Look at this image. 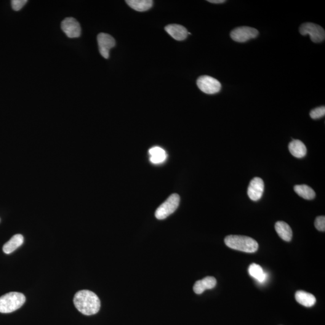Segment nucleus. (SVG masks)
I'll use <instances>...</instances> for the list:
<instances>
[{"label": "nucleus", "instance_id": "f257e3e1", "mask_svg": "<svg viewBox=\"0 0 325 325\" xmlns=\"http://www.w3.org/2000/svg\"><path fill=\"white\" fill-rule=\"evenodd\" d=\"M74 303L77 310L86 316L97 314L101 307L99 298L94 292L87 290L77 292L74 296Z\"/></svg>", "mask_w": 325, "mask_h": 325}, {"label": "nucleus", "instance_id": "f03ea898", "mask_svg": "<svg viewBox=\"0 0 325 325\" xmlns=\"http://www.w3.org/2000/svg\"><path fill=\"white\" fill-rule=\"evenodd\" d=\"M225 243L231 249L247 253L255 252L258 248L257 242L247 236H228L225 239Z\"/></svg>", "mask_w": 325, "mask_h": 325}, {"label": "nucleus", "instance_id": "7ed1b4c3", "mask_svg": "<svg viewBox=\"0 0 325 325\" xmlns=\"http://www.w3.org/2000/svg\"><path fill=\"white\" fill-rule=\"evenodd\" d=\"M26 302L25 296L21 293L10 292L0 297V313H10L18 310Z\"/></svg>", "mask_w": 325, "mask_h": 325}, {"label": "nucleus", "instance_id": "20e7f679", "mask_svg": "<svg viewBox=\"0 0 325 325\" xmlns=\"http://www.w3.org/2000/svg\"><path fill=\"white\" fill-rule=\"evenodd\" d=\"M180 196L172 194L157 209L155 216L157 219L163 220L172 214L179 206Z\"/></svg>", "mask_w": 325, "mask_h": 325}, {"label": "nucleus", "instance_id": "39448f33", "mask_svg": "<svg viewBox=\"0 0 325 325\" xmlns=\"http://www.w3.org/2000/svg\"><path fill=\"white\" fill-rule=\"evenodd\" d=\"M299 32L303 36H310L311 41L315 43L323 42L325 39V31L321 26L316 24L307 23L300 27Z\"/></svg>", "mask_w": 325, "mask_h": 325}, {"label": "nucleus", "instance_id": "423d86ee", "mask_svg": "<svg viewBox=\"0 0 325 325\" xmlns=\"http://www.w3.org/2000/svg\"><path fill=\"white\" fill-rule=\"evenodd\" d=\"M197 86L206 94H217L221 90L220 82L217 80L209 76H203L197 80Z\"/></svg>", "mask_w": 325, "mask_h": 325}, {"label": "nucleus", "instance_id": "0eeeda50", "mask_svg": "<svg viewBox=\"0 0 325 325\" xmlns=\"http://www.w3.org/2000/svg\"><path fill=\"white\" fill-rule=\"evenodd\" d=\"M258 34L257 29L250 27H240L231 32L232 39L238 42H245L256 38Z\"/></svg>", "mask_w": 325, "mask_h": 325}, {"label": "nucleus", "instance_id": "6e6552de", "mask_svg": "<svg viewBox=\"0 0 325 325\" xmlns=\"http://www.w3.org/2000/svg\"><path fill=\"white\" fill-rule=\"evenodd\" d=\"M97 41L101 55L106 59L108 58L110 50L115 46V40L110 34L101 33L97 36Z\"/></svg>", "mask_w": 325, "mask_h": 325}, {"label": "nucleus", "instance_id": "1a4fd4ad", "mask_svg": "<svg viewBox=\"0 0 325 325\" xmlns=\"http://www.w3.org/2000/svg\"><path fill=\"white\" fill-rule=\"evenodd\" d=\"M62 30L69 38H79L81 35V27L76 19L72 17L65 18L61 24Z\"/></svg>", "mask_w": 325, "mask_h": 325}, {"label": "nucleus", "instance_id": "9d476101", "mask_svg": "<svg viewBox=\"0 0 325 325\" xmlns=\"http://www.w3.org/2000/svg\"><path fill=\"white\" fill-rule=\"evenodd\" d=\"M264 190L265 184L263 180L259 177H255L250 181L247 189V194L251 200L257 201L262 198Z\"/></svg>", "mask_w": 325, "mask_h": 325}, {"label": "nucleus", "instance_id": "9b49d317", "mask_svg": "<svg viewBox=\"0 0 325 325\" xmlns=\"http://www.w3.org/2000/svg\"><path fill=\"white\" fill-rule=\"evenodd\" d=\"M165 30L172 38L182 41L188 38L189 32L185 27L179 25H170L165 27Z\"/></svg>", "mask_w": 325, "mask_h": 325}, {"label": "nucleus", "instance_id": "f8f14e48", "mask_svg": "<svg viewBox=\"0 0 325 325\" xmlns=\"http://www.w3.org/2000/svg\"><path fill=\"white\" fill-rule=\"evenodd\" d=\"M217 279L214 277L207 276L195 282L193 286V291L196 294L200 295L206 290L213 289L217 286Z\"/></svg>", "mask_w": 325, "mask_h": 325}, {"label": "nucleus", "instance_id": "ddd939ff", "mask_svg": "<svg viewBox=\"0 0 325 325\" xmlns=\"http://www.w3.org/2000/svg\"><path fill=\"white\" fill-rule=\"evenodd\" d=\"M289 150L293 156L298 159L304 157L307 153L304 143L299 140H293L289 143Z\"/></svg>", "mask_w": 325, "mask_h": 325}, {"label": "nucleus", "instance_id": "4468645a", "mask_svg": "<svg viewBox=\"0 0 325 325\" xmlns=\"http://www.w3.org/2000/svg\"><path fill=\"white\" fill-rule=\"evenodd\" d=\"M24 243V238L21 234H16L5 244L2 250L5 254H10L20 247Z\"/></svg>", "mask_w": 325, "mask_h": 325}, {"label": "nucleus", "instance_id": "2eb2a0df", "mask_svg": "<svg viewBox=\"0 0 325 325\" xmlns=\"http://www.w3.org/2000/svg\"><path fill=\"white\" fill-rule=\"evenodd\" d=\"M295 298L298 303L305 307H312L316 302V298L313 295L304 291H298L296 293Z\"/></svg>", "mask_w": 325, "mask_h": 325}, {"label": "nucleus", "instance_id": "dca6fc26", "mask_svg": "<svg viewBox=\"0 0 325 325\" xmlns=\"http://www.w3.org/2000/svg\"><path fill=\"white\" fill-rule=\"evenodd\" d=\"M275 230L278 236L284 241H291L293 233L291 228L283 221H278L276 223Z\"/></svg>", "mask_w": 325, "mask_h": 325}, {"label": "nucleus", "instance_id": "f3484780", "mask_svg": "<svg viewBox=\"0 0 325 325\" xmlns=\"http://www.w3.org/2000/svg\"><path fill=\"white\" fill-rule=\"evenodd\" d=\"M125 2L132 9L138 12L147 11L153 5L152 0H127Z\"/></svg>", "mask_w": 325, "mask_h": 325}, {"label": "nucleus", "instance_id": "a211bd4d", "mask_svg": "<svg viewBox=\"0 0 325 325\" xmlns=\"http://www.w3.org/2000/svg\"><path fill=\"white\" fill-rule=\"evenodd\" d=\"M149 154L150 155V161L153 164H161L166 161L167 159V154L163 149L155 146L149 150Z\"/></svg>", "mask_w": 325, "mask_h": 325}, {"label": "nucleus", "instance_id": "6ab92c4d", "mask_svg": "<svg viewBox=\"0 0 325 325\" xmlns=\"http://www.w3.org/2000/svg\"><path fill=\"white\" fill-rule=\"evenodd\" d=\"M248 271L250 276L256 279L260 283H263L267 279V275L264 271L263 268L257 264L253 263L250 265Z\"/></svg>", "mask_w": 325, "mask_h": 325}, {"label": "nucleus", "instance_id": "aec40b11", "mask_svg": "<svg viewBox=\"0 0 325 325\" xmlns=\"http://www.w3.org/2000/svg\"><path fill=\"white\" fill-rule=\"evenodd\" d=\"M294 190L298 195L306 200H311L316 196L315 191L307 185H296L294 187Z\"/></svg>", "mask_w": 325, "mask_h": 325}, {"label": "nucleus", "instance_id": "412c9836", "mask_svg": "<svg viewBox=\"0 0 325 325\" xmlns=\"http://www.w3.org/2000/svg\"><path fill=\"white\" fill-rule=\"evenodd\" d=\"M311 118L313 119H318L322 118L325 115V106L319 107V108L313 109L310 112Z\"/></svg>", "mask_w": 325, "mask_h": 325}, {"label": "nucleus", "instance_id": "4be33fe9", "mask_svg": "<svg viewBox=\"0 0 325 325\" xmlns=\"http://www.w3.org/2000/svg\"><path fill=\"white\" fill-rule=\"evenodd\" d=\"M314 225H315L317 230L324 232L325 231V217L324 216H321V217H317Z\"/></svg>", "mask_w": 325, "mask_h": 325}, {"label": "nucleus", "instance_id": "5701e85b", "mask_svg": "<svg viewBox=\"0 0 325 325\" xmlns=\"http://www.w3.org/2000/svg\"><path fill=\"white\" fill-rule=\"evenodd\" d=\"M27 1V0H13L12 1V9L15 11H19L25 6Z\"/></svg>", "mask_w": 325, "mask_h": 325}, {"label": "nucleus", "instance_id": "b1692460", "mask_svg": "<svg viewBox=\"0 0 325 325\" xmlns=\"http://www.w3.org/2000/svg\"><path fill=\"white\" fill-rule=\"evenodd\" d=\"M208 1L214 4H221L225 2V0H209Z\"/></svg>", "mask_w": 325, "mask_h": 325}]
</instances>
